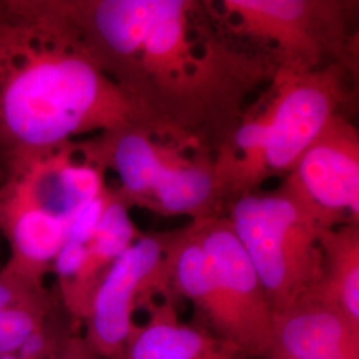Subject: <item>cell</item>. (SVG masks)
<instances>
[{
    "instance_id": "obj_1",
    "label": "cell",
    "mask_w": 359,
    "mask_h": 359,
    "mask_svg": "<svg viewBox=\"0 0 359 359\" xmlns=\"http://www.w3.org/2000/svg\"><path fill=\"white\" fill-rule=\"evenodd\" d=\"M139 118L63 1L0 0V182L76 136Z\"/></svg>"
},
{
    "instance_id": "obj_2",
    "label": "cell",
    "mask_w": 359,
    "mask_h": 359,
    "mask_svg": "<svg viewBox=\"0 0 359 359\" xmlns=\"http://www.w3.org/2000/svg\"><path fill=\"white\" fill-rule=\"evenodd\" d=\"M229 222L273 316L314 293L321 281L323 228L293 193L244 196L233 206Z\"/></svg>"
},
{
    "instance_id": "obj_3",
    "label": "cell",
    "mask_w": 359,
    "mask_h": 359,
    "mask_svg": "<svg viewBox=\"0 0 359 359\" xmlns=\"http://www.w3.org/2000/svg\"><path fill=\"white\" fill-rule=\"evenodd\" d=\"M337 104L332 77L289 79L268 109L237 132L236 144L243 154L241 170L249 177H257L268 170L293 169L333 118Z\"/></svg>"
},
{
    "instance_id": "obj_4",
    "label": "cell",
    "mask_w": 359,
    "mask_h": 359,
    "mask_svg": "<svg viewBox=\"0 0 359 359\" xmlns=\"http://www.w3.org/2000/svg\"><path fill=\"white\" fill-rule=\"evenodd\" d=\"M168 244L169 238L164 237H139L116 258L97 285L84 338L100 358L124 351L136 326L135 310L142 302L148 304L149 294L167 287Z\"/></svg>"
},
{
    "instance_id": "obj_5",
    "label": "cell",
    "mask_w": 359,
    "mask_h": 359,
    "mask_svg": "<svg viewBox=\"0 0 359 359\" xmlns=\"http://www.w3.org/2000/svg\"><path fill=\"white\" fill-rule=\"evenodd\" d=\"M193 233L205 250L219 293L236 327V347L248 359L269 353L273 310L249 257L229 221L200 219Z\"/></svg>"
},
{
    "instance_id": "obj_6",
    "label": "cell",
    "mask_w": 359,
    "mask_h": 359,
    "mask_svg": "<svg viewBox=\"0 0 359 359\" xmlns=\"http://www.w3.org/2000/svg\"><path fill=\"white\" fill-rule=\"evenodd\" d=\"M286 188L306 206L323 229L350 216L358 222V135L334 115L318 137L299 157Z\"/></svg>"
},
{
    "instance_id": "obj_7",
    "label": "cell",
    "mask_w": 359,
    "mask_h": 359,
    "mask_svg": "<svg viewBox=\"0 0 359 359\" xmlns=\"http://www.w3.org/2000/svg\"><path fill=\"white\" fill-rule=\"evenodd\" d=\"M359 355V326L330 304L305 297L273 316L265 359H317Z\"/></svg>"
},
{
    "instance_id": "obj_8",
    "label": "cell",
    "mask_w": 359,
    "mask_h": 359,
    "mask_svg": "<svg viewBox=\"0 0 359 359\" xmlns=\"http://www.w3.org/2000/svg\"><path fill=\"white\" fill-rule=\"evenodd\" d=\"M149 314L148 322L130 334L126 359H248L205 327L180 322L170 301L151 305Z\"/></svg>"
},
{
    "instance_id": "obj_9",
    "label": "cell",
    "mask_w": 359,
    "mask_h": 359,
    "mask_svg": "<svg viewBox=\"0 0 359 359\" xmlns=\"http://www.w3.org/2000/svg\"><path fill=\"white\" fill-rule=\"evenodd\" d=\"M137 231L129 216V205L114 192L90 240L86 244V257L76 278L62 298L65 309L75 320H86L97 285L104 274L130 245L137 240Z\"/></svg>"
},
{
    "instance_id": "obj_10",
    "label": "cell",
    "mask_w": 359,
    "mask_h": 359,
    "mask_svg": "<svg viewBox=\"0 0 359 359\" xmlns=\"http://www.w3.org/2000/svg\"><path fill=\"white\" fill-rule=\"evenodd\" d=\"M188 3L182 0H160L158 10L149 27L124 90H132L140 72L151 74L161 83L173 84L182 80L193 65L192 53L185 35Z\"/></svg>"
},
{
    "instance_id": "obj_11",
    "label": "cell",
    "mask_w": 359,
    "mask_h": 359,
    "mask_svg": "<svg viewBox=\"0 0 359 359\" xmlns=\"http://www.w3.org/2000/svg\"><path fill=\"white\" fill-rule=\"evenodd\" d=\"M321 281L309 297L339 309L359 326V233L354 224L339 229H323L320 234Z\"/></svg>"
},
{
    "instance_id": "obj_12",
    "label": "cell",
    "mask_w": 359,
    "mask_h": 359,
    "mask_svg": "<svg viewBox=\"0 0 359 359\" xmlns=\"http://www.w3.org/2000/svg\"><path fill=\"white\" fill-rule=\"evenodd\" d=\"M224 7L238 16L249 32L277 41L283 48L301 50L309 41L308 25L320 3L283 0H225Z\"/></svg>"
},
{
    "instance_id": "obj_13",
    "label": "cell",
    "mask_w": 359,
    "mask_h": 359,
    "mask_svg": "<svg viewBox=\"0 0 359 359\" xmlns=\"http://www.w3.org/2000/svg\"><path fill=\"white\" fill-rule=\"evenodd\" d=\"M55 308L48 292L22 305L0 311V357L19 351L47 322Z\"/></svg>"
},
{
    "instance_id": "obj_14",
    "label": "cell",
    "mask_w": 359,
    "mask_h": 359,
    "mask_svg": "<svg viewBox=\"0 0 359 359\" xmlns=\"http://www.w3.org/2000/svg\"><path fill=\"white\" fill-rule=\"evenodd\" d=\"M46 292V289H31L0 269V311L35 299Z\"/></svg>"
},
{
    "instance_id": "obj_15",
    "label": "cell",
    "mask_w": 359,
    "mask_h": 359,
    "mask_svg": "<svg viewBox=\"0 0 359 359\" xmlns=\"http://www.w3.org/2000/svg\"><path fill=\"white\" fill-rule=\"evenodd\" d=\"M51 359H102L87 339L77 334H65Z\"/></svg>"
},
{
    "instance_id": "obj_16",
    "label": "cell",
    "mask_w": 359,
    "mask_h": 359,
    "mask_svg": "<svg viewBox=\"0 0 359 359\" xmlns=\"http://www.w3.org/2000/svg\"><path fill=\"white\" fill-rule=\"evenodd\" d=\"M317 359H359V355H342V357H327V358Z\"/></svg>"
},
{
    "instance_id": "obj_17",
    "label": "cell",
    "mask_w": 359,
    "mask_h": 359,
    "mask_svg": "<svg viewBox=\"0 0 359 359\" xmlns=\"http://www.w3.org/2000/svg\"><path fill=\"white\" fill-rule=\"evenodd\" d=\"M108 359H126V357H124V354H123V351H121V353H118V354H116L114 357H111V358Z\"/></svg>"
},
{
    "instance_id": "obj_18",
    "label": "cell",
    "mask_w": 359,
    "mask_h": 359,
    "mask_svg": "<svg viewBox=\"0 0 359 359\" xmlns=\"http://www.w3.org/2000/svg\"><path fill=\"white\" fill-rule=\"evenodd\" d=\"M3 359H13V358H8V355H6V357H1Z\"/></svg>"
}]
</instances>
